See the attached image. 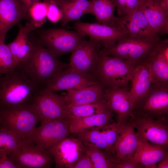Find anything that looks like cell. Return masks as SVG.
Instances as JSON below:
<instances>
[{"label": "cell", "mask_w": 168, "mask_h": 168, "mask_svg": "<svg viewBox=\"0 0 168 168\" xmlns=\"http://www.w3.org/2000/svg\"><path fill=\"white\" fill-rule=\"evenodd\" d=\"M91 14L102 24L117 28H123V17L114 15V6L112 0H91Z\"/></svg>", "instance_id": "4316f807"}, {"label": "cell", "mask_w": 168, "mask_h": 168, "mask_svg": "<svg viewBox=\"0 0 168 168\" xmlns=\"http://www.w3.org/2000/svg\"><path fill=\"white\" fill-rule=\"evenodd\" d=\"M28 9L19 0H0V43L8 31L21 20L28 19Z\"/></svg>", "instance_id": "ac0fdd59"}, {"label": "cell", "mask_w": 168, "mask_h": 168, "mask_svg": "<svg viewBox=\"0 0 168 168\" xmlns=\"http://www.w3.org/2000/svg\"><path fill=\"white\" fill-rule=\"evenodd\" d=\"M73 28L83 35L89 36L98 41L100 45V49H107L112 47L121 37L128 34L125 29L114 28L97 23H88L79 21L75 23Z\"/></svg>", "instance_id": "5bb4252c"}, {"label": "cell", "mask_w": 168, "mask_h": 168, "mask_svg": "<svg viewBox=\"0 0 168 168\" xmlns=\"http://www.w3.org/2000/svg\"><path fill=\"white\" fill-rule=\"evenodd\" d=\"M47 1L46 18L52 23H56L63 18L62 12L53 0H47Z\"/></svg>", "instance_id": "d590c367"}, {"label": "cell", "mask_w": 168, "mask_h": 168, "mask_svg": "<svg viewBox=\"0 0 168 168\" xmlns=\"http://www.w3.org/2000/svg\"><path fill=\"white\" fill-rule=\"evenodd\" d=\"M86 152L90 158L94 168H114L117 162L95 145L84 142Z\"/></svg>", "instance_id": "4dcf8cb0"}, {"label": "cell", "mask_w": 168, "mask_h": 168, "mask_svg": "<svg viewBox=\"0 0 168 168\" xmlns=\"http://www.w3.org/2000/svg\"><path fill=\"white\" fill-rule=\"evenodd\" d=\"M47 5V0H44L35 3L28 9L29 21L27 24L34 30L41 26L45 22Z\"/></svg>", "instance_id": "1f68e13d"}, {"label": "cell", "mask_w": 168, "mask_h": 168, "mask_svg": "<svg viewBox=\"0 0 168 168\" xmlns=\"http://www.w3.org/2000/svg\"><path fill=\"white\" fill-rule=\"evenodd\" d=\"M94 75L106 88H127L136 65L120 58L99 53Z\"/></svg>", "instance_id": "277c9868"}, {"label": "cell", "mask_w": 168, "mask_h": 168, "mask_svg": "<svg viewBox=\"0 0 168 168\" xmlns=\"http://www.w3.org/2000/svg\"><path fill=\"white\" fill-rule=\"evenodd\" d=\"M7 155L18 168H50L54 161L48 150L29 138L22 139L15 150Z\"/></svg>", "instance_id": "52a82bcc"}, {"label": "cell", "mask_w": 168, "mask_h": 168, "mask_svg": "<svg viewBox=\"0 0 168 168\" xmlns=\"http://www.w3.org/2000/svg\"><path fill=\"white\" fill-rule=\"evenodd\" d=\"M37 33L38 41L57 57L72 52L86 41L78 31L63 28L40 30Z\"/></svg>", "instance_id": "8992f818"}, {"label": "cell", "mask_w": 168, "mask_h": 168, "mask_svg": "<svg viewBox=\"0 0 168 168\" xmlns=\"http://www.w3.org/2000/svg\"><path fill=\"white\" fill-rule=\"evenodd\" d=\"M7 155L5 152H0V168H18Z\"/></svg>", "instance_id": "f35d334b"}, {"label": "cell", "mask_w": 168, "mask_h": 168, "mask_svg": "<svg viewBox=\"0 0 168 168\" xmlns=\"http://www.w3.org/2000/svg\"><path fill=\"white\" fill-rule=\"evenodd\" d=\"M18 67L7 44L0 43V76L7 74Z\"/></svg>", "instance_id": "836d02e7"}, {"label": "cell", "mask_w": 168, "mask_h": 168, "mask_svg": "<svg viewBox=\"0 0 168 168\" xmlns=\"http://www.w3.org/2000/svg\"><path fill=\"white\" fill-rule=\"evenodd\" d=\"M130 81L132 86L129 91L134 107L154 82L146 60L135 66L131 73Z\"/></svg>", "instance_id": "7402d4cb"}, {"label": "cell", "mask_w": 168, "mask_h": 168, "mask_svg": "<svg viewBox=\"0 0 168 168\" xmlns=\"http://www.w3.org/2000/svg\"><path fill=\"white\" fill-rule=\"evenodd\" d=\"M115 168H144L133 157H126L119 160L116 163Z\"/></svg>", "instance_id": "8d00e7d4"}, {"label": "cell", "mask_w": 168, "mask_h": 168, "mask_svg": "<svg viewBox=\"0 0 168 168\" xmlns=\"http://www.w3.org/2000/svg\"><path fill=\"white\" fill-rule=\"evenodd\" d=\"M21 3L26 8L28 9L33 4L38 2L40 1V0H19Z\"/></svg>", "instance_id": "60d3db41"}, {"label": "cell", "mask_w": 168, "mask_h": 168, "mask_svg": "<svg viewBox=\"0 0 168 168\" xmlns=\"http://www.w3.org/2000/svg\"><path fill=\"white\" fill-rule=\"evenodd\" d=\"M69 66V64L59 60L37 41L31 57L18 67L39 86L42 87L44 85V87L48 82L57 73Z\"/></svg>", "instance_id": "3957f363"}, {"label": "cell", "mask_w": 168, "mask_h": 168, "mask_svg": "<svg viewBox=\"0 0 168 168\" xmlns=\"http://www.w3.org/2000/svg\"><path fill=\"white\" fill-rule=\"evenodd\" d=\"M34 29L27 24L19 26V30L15 39L7 44L16 62L18 67L26 62L35 51L36 41L29 39L28 35Z\"/></svg>", "instance_id": "d6986e66"}, {"label": "cell", "mask_w": 168, "mask_h": 168, "mask_svg": "<svg viewBox=\"0 0 168 168\" xmlns=\"http://www.w3.org/2000/svg\"><path fill=\"white\" fill-rule=\"evenodd\" d=\"M33 102L41 123L68 117L64 96L42 88L35 96Z\"/></svg>", "instance_id": "30bf717a"}, {"label": "cell", "mask_w": 168, "mask_h": 168, "mask_svg": "<svg viewBox=\"0 0 168 168\" xmlns=\"http://www.w3.org/2000/svg\"><path fill=\"white\" fill-rule=\"evenodd\" d=\"M62 12V27L69 22L80 18L85 14H91V0H53Z\"/></svg>", "instance_id": "484cf974"}, {"label": "cell", "mask_w": 168, "mask_h": 168, "mask_svg": "<svg viewBox=\"0 0 168 168\" xmlns=\"http://www.w3.org/2000/svg\"><path fill=\"white\" fill-rule=\"evenodd\" d=\"M161 40L158 35L140 37L127 34L112 47L99 49L98 52L127 60L136 65L146 60Z\"/></svg>", "instance_id": "7a4b0ae2"}, {"label": "cell", "mask_w": 168, "mask_h": 168, "mask_svg": "<svg viewBox=\"0 0 168 168\" xmlns=\"http://www.w3.org/2000/svg\"><path fill=\"white\" fill-rule=\"evenodd\" d=\"M100 83L94 76L84 74L71 68L57 73L46 83L44 88L53 92L78 89Z\"/></svg>", "instance_id": "4fadbf2b"}, {"label": "cell", "mask_w": 168, "mask_h": 168, "mask_svg": "<svg viewBox=\"0 0 168 168\" xmlns=\"http://www.w3.org/2000/svg\"><path fill=\"white\" fill-rule=\"evenodd\" d=\"M100 48V43L90 37L82 46L72 52L69 66L79 72L94 76L98 51Z\"/></svg>", "instance_id": "2e32d148"}, {"label": "cell", "mask_w": 168, "mask_h": 168, "mask_svg": "<svg viewBox=\"0 0 168 168\" xmlns=\"http://www.w3.org/2000/svg\"><path fill=\"white\" fill-rule=\"evenodd\" d=\"M40 121L33 102L12 108L0 109V127L14 133L22 139L29 137Z\"/></svg>", "instance_id": "5b68a950"}, {"label": "cell", "mask_w": 168, "mask_h": 168, "mask_svg": "<svg viewBox=\"0 0 168 168\" xmlns=\"http://www.w3.org/2000/svg\"><path fill=\"white\" fill-rule=\"evenodd\" d=\"M70 119V118L67 117L41 123L28 138L49 150L69 134Z\"/></svg>", "instance_id": "8fae6325"}, {"label": "cell", "mask_w": 168, "mask_h": 168, "mask_svg": "<svg viewBox=\"0 0 168 168\" xmlns=\"http://www.w3.org/2000/svg\"><path fill=\"white\" fill-rule=\"evenodd\" d=\"M72 168H94L91 161L86 151L80 159L73 165Z\"/></svg>", "instance_id": "74e56055"}, {"label": "cell", "mask_w": 168, "mask_h": 168, "mask_svg": "<svg viewBox=\"0 0 168 168\" xmlns=\"http://www.w3.org/2000/svg\"><path fill=\"white\" fill-rule=\"evenodd\" d=\"M56 168H72L85 152L84 143L79 138L66 137L48 150Z\"/></svg>", "instance_id": "9a60e30c"}, {"label": "cell", "mask_w": 168, "mask_h": 168, "mask_svg": "<svg viewBox=\"0 0 168 168\" xmlns=\"http://www.w3.org/2000/svg\"><path fill=\"white\" fill-rule=\"evenodd\" d=\"M22 138L7 129L0 127V152L7 154L14 152Z\"/></svg>", "instance_id": "d6a6232c"}, {"label": "cell", "mask_w": 168, "mask_h": 168, "mask_svg": "<svg viewBox=\"0 0 168 168\" xmlns=\"http://www.w3.org/2000/svg\"><path fill=\"white\" fill-rule=\"evenodd\" d=\"M149 24L157 35L168 33V11L155 0H146L140 7Z\"/></svg>", "instance_id": "cb8c5ba5"}, {"label": "cell", "mask_w": 168, "mask_h": 168, "mask_svg": "<svg viewBox=\"0 0 168 168\" xmlns=\"http://www.w3.org/2000/svg\"><path fill=\"white\" fill-rule=\"evenodd\" d=\"M168 168V155L161 159L157 164L156 168Z\"/></svg>", "instance_id": "ab89813d"}, {"label": "cell", "mask_w": 168, "mask_h": 168, "mask_svg": "<svg viewBox=\"0 0 168 168\" xmlns=\"http://www.w3.org/2000/svg\"><path fill=\"white\" fill-rule=\"evenodd\" d=\"M68 91L67 95L64 96L67 106L107 101L106 88L100 83Z\"/></svg>", "instance_id": "44dd1931"}, {"label": "cell", "mask_w": 168, "mask_h": 168, "mask_svg": "<svg viewBox=\"0 0 168 168\" xmlns=\"http://www.w3.org/2000/svg\"><path fill=\"white\" fill-rule=\"evenodd\" d=\"M157 46L146 61L154 82H168V58L164 56Z\"/></svg>", "instance_id": "f1b7e54d"}, {"label": "cell", "mask_w": 168, "mask_h": 168, "mask_svg": "<svg viewBox=\"0 0 168 168\" xmlns=\"http://www.w3.org/2000/svg\"><path fill=\"white\" fill-rule=\"evenodd\" d=\"M108 109L106 101H102L67 106V113L70 118H83L100 114Z\"/></svg>", "instance_id": "f546056e"}, {"label": "cell", "mask_w": 168, "mask_h": 168, "mask_svg": "<svg viewBox=\"0 0 168 168\" xmlns=\"http://www.w3.org/2000/svg\"><path fill=\"white\" fill-rule=\"evenodd\" d=\"M108 107L117 116V122L125 123L134 117L133 104L127 88H106Z\"/></svg>", "instance_id": "e0dca14e"}, {"label": "cell", "mask_w": 168, "mask_h": 168, "mask_svg": "<svg viewBox=\"0 0 168 168\" xmlns=\"http://www.w3.org/2000/svg\"><path fill=\"white\" fill-rule=\"evenodd\" d=\"M122 124L117 121L106 126L93 128L76 134L77 137L84 142L95 145L108 156L116 160L114 147Z\"/></svg>", "instance_id": "7c38bea8"}, {"label": "cell", "mask_w": 168, "mask_h": 168, "mask_svg": "<svg viewBox=\"0 0 168 168\" xmlns=\"http://www.w3.org/2000/svg\"><path fill=\"white\" fill-rule=\"evenodd\" d=\"M139 139L131 120L123 123L114 147L117 162L127 157H133Z\"/></svg>", "instance_id": "ffe728a7"}, {"label": "cell", "mask_w": 168, "mask_h": 168, "mask_svg": "<svg viewBox=\"0 0 168 168\" xmlns=\"http://www.w3.org/2000/svg\"><path fill=\"white\" fill-rule=\"evenodd\" d=\"M42 88L17 67L0 76V109L32 103L35 96Z\"/></svg>", "instance_id": "6da1fadb"}, {"label": "cell", "mask_w": 168, "mask_h": 168, "mask_svg": "<svg viewBox=\"0 0 168 168\" xmlns=\"http://www.w3.org/2000/svg\"><path fill=\"white\" fill-rule=\"evenodd\" d=\"M114 114L108 109L97 114L83 118H70L69 133H77L97 127L106 126L115 122Z\"/></svg>", "instance_id": "d4e9b609"}, {"label": "cell", "mask_w": 168, "mask_h": 168, "mask_svg": "<svg viewBox=\"0 0 168 168\" xmlns=\"http://www.w3.org/2000/svg\"><path fill=\"white\" fill-rule=\"evenodd\" d=\"M146 0H112L119 17L126 16L142 5Z\"/></svg>", "instance_id": "e575fe53"}, {"label": "cell", "mask_w": 168, "mask_h": 168, "mask_svg": "<svg viewBox=\"0 0 168 168\" xmlns=\"http://www.w3.org/2000/svg\"><path fill=\"white\" fill-rule=\"evenodd\" d=\"M167 155L168 148L139 139L137 149L133 157L144 168H156L159 162Z\"/></svg>", "instance_id": "603a6c76"}, {"label": "cell", "mask_w": 168, "mask_h": 168, "mask_svg": "<svg viewBox=\"0 0 168 168\" xmlns=\"http://www.w3.org/2000/svg\"><path fill=\"white\" fill-rule=\"evenodd\" d=\"M123 17V27L128 35L140 37L157 35L150 26L140 7Z\"/></svg>", "instance_id": "83f0119b"}, {"label": "cell", "mask_w": 168, "mask_h": 168, "mask_svg": "<svg viewBox=\"0 0 168 168\" xmlns=\"http://www.w3.org/2000/svg\"><path fill=\"white\" fill-rule=\"evenodd\" d=\"M133 113L168 119V82H153L134 106Z\"/></svg>", "instance_id": "ba28073f"}, {"label": "cell", "mask_w": 168, "mask_h": 168, "mask_svg": "<svg viewBox=\"0 0 168 168\" xmlns=\"http://www.w3.org/2000/svg\"><path fill=\"white\" fill-rule=\"evenodd\" d=\"M133 114L131 120L139 139L168 148V119Z\"/></svg>", "instance_id": "9c48e42d"}]
</instances>
